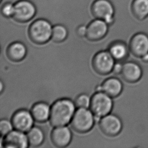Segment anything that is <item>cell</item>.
<instances>
[{
    "label": "cell",
    "mask_w": 148,
    "mask_h": 148,
    "mask_svg": "<svg viewBox=\"0 0 148 148\" xmlns=\"http://www.w3.org/2000/svg\"><path fill=\"white\" fill-rule=\"evenodd\" d=\"M99 127L107 136L114 137L122 132L123 122L119 116L110 113L100 119Z\"/></svg>",
    "instance_id": "8"
},
{
    "label": "cell",
    "mask_w": 148,
    "mask_h": 148,
    "mask_svg": "<svg viewBox=\"0 0 148 148\" xmlns=\"http://www.w3.org/2000/svg\"><path fill=\"white\" fill-rule=\"evenodd\" d=\"M29 145L32 147H38L42 144L45 140L44 132L38 127H32L27 133Z\"/></svg>",
    "instance_id": "20"
},
{
    "label": "cell",
    "mask_w": 148,
    "mask_h": 148,
    "mask_svg": "<svg viewBox=\"0 0 148 148\" xmlns=\"http://www.w3.org/2000/svg\"><path fill=\"white\" fill-rule=\"evenodd\" d=\"M116 61L108 51L99 52L92 59V66L98 74L105 75L112 72Z\"/></svg>",
    "instance_id": "6"
},
{
    "label": "cell",
    "mask_w": 148,
    "mask_h": 148,
    "mask_svg": "<svg viewBox=\"0 0 148 148\" xmlns=\"http://www.w3.org/2000/svg\"><path fill=\"white\" fill-rule=\"evenodd\" d=\"M108 51L117 62H121L126 60L130 53L128 45L122 40L112 42L109 45Z\"/></svg>",
    "instance_id": "16"
},
{
    "label": "cell",
    "mask_w": 148,
    "mask_h": 148,
    "mask_svg": "<svg viewBox=\"0 0 148 148\" xmlns=\"http://www.w3.org/2000/svg\"><path fill=\"white\" fill-rule=\"evenodd\" d=\"M94 116L91 110L88 108H78L71 121V127L78 133L88 132L94 125Z\"/></svg>",
    "instance_id": "4"
},
{
    "label": "cell",
    "mask_w": 148,
    "mask_h": 148,
    "mask_svg": "<svg viewBox=\"0 0 148 148\" xmlns=\"http://www.w3.org/2000/svg\"><path fill=\"white\" fill-rule=\"evenodd\" d=\"M122 68H123V64L121 63V62H117V63H115L114 64L112 72L116 75L121 74L122 72Z\"/></svg>",
    "instance_id": "26"
},
{
    "label": "cell",
    "mask_w": 148,
    "mask_h": 148,
    "mask_svg": "<svg viewBox=\"0 0 148 148\" xmlns=\"http://www.w3.org/2000/svg\"><path fill=\"white\" fill-rule=\"evenodd\" d=\"M51 139L55 146L64 148L70 144L72 134L70 129L65 126L56 127L52 131Z\"/></svg>",
    "instance_id": "14"
},
{
    "label": "cell",
    "mask_w": 148,
    "mask_h": 148,
    "mask_svg": "<svg viewBox=\"0 0 148 148\" xmlns=\"http://www.w3.org/2000/svg\"><path fill=\"white\" fill-rule=\"evenodd\" d=\"M14 4L11 2H6L1 7V13L6 18H12L14 15Z\"/></svg>",
    "instance_id": "23"
},
{
    "label": "cell",
    "mask_w": 148,
    "mask_h": 148,
    "mask_svg": "<svg viewBox=\"0 0 148 148\" xmlns=\"http://www.w3.org/2000/svg\"><path fill=\"white\" fill-rule=\"evenodd\" d=\"M120 75L125 82L130 84H134L138 82L142 77L143 70L138 63L129 61L123 64L122 72Z\"/></svg>",
    "instance_id": "11"
},
{
    "label": "cell",
    "mask_w": 148,
    "mask_h": 148,
    "mask_svg": "<svg viewBox=\"0 0 148 148\" xmlns=\"http://www.w3.org/2000/svg\"><path fill=\"white\" fill-rule=\"evenodd\" d=\"M68 34V30L65 26L61 24H57L53 26L51 39L54 42H61L66 40Z\"/></svg>",
    "instance_id": "21"
},
{
    "label": "cell",
    "mask_w": 148,
    "mask_h": 148,
    "mask_svg": "<svg viewBox=\"0 0 148 148\" xmlns=\"http://www.w3.org/2000/svg\"><path fill=\"white\" fill-rule=\"evenodd\" d=\"M1 92H2V91H3V83H2V82H1Z\"/></svg>",
    "instance_id": "28"
},
{
    "label": "cell",
    "mask_w": 148,
    "mask_h": 148,
    "mask_svg": "<svg viewBox=\"0 0 148 148\" xmlns=\"http://www.w3.org/2000/svg\"><path fill=\"white\" fill-rule=\"evenodd\" d=\"M109 26V25L104 20L95 19L87 26L86 37L90 41L101 40L107 34Z\"/></svg>",
    "instance_id": "12"
},
{
    "label": "cell",
    "mask_w": 148,
    "mask_h": 148,
    "mask_svg": "<svg viewBox=\"0 0 148 148\" xmlns=\"http://www.w3.org/2000/svg\"><path fill=\"white\" fill-rule=\"evenodd\" d=\"M101 86V91L112 98L120 96L123 90V84L121 80L116 77H111L106 79Z\"/></svg>",
    "instance_id": "15"
},
{
    "label": "cell",
    "mask_w": 148,
    "mask_h": 148,
    "mask_svg": "<svg viewBox=\"0 0 148 148\" xmlns=\"http://www.w3.org/2000/svg\"><path fill=\"white\" fill-rule=\"evenodd\" d=\"M27 53V49L24 44L19 42H12L6 51L8 58L13 62H19L24 59Z\"/></svg>",
    "instance_id": "17"
},
{
    "label": "cell",
    "mask_w": 148,
    "mask_h": 148,
    "mask_svg": "<svg viewBox=\"0 0 148 148\" xmlns=\"http://www.w3.org/2000/svg\"><path fill=\"white\" fill-rule=\"evenodd\" d=\"M52 29L53 26L49 21L42 18L38 19L30 24L28 36L36 44H45L51 39Z\"/></svg>",
    "instance_id": "2"
},
{
    "label": "cell",
    "mask_w": 148,
    "mask_h": 148,
    "mask_svg": "<svg viewBox=\"0 0 148 148\" xmlns=\"http://www.w3.org/2000/svg\"><path fill=\"white\" fill-rule=\"evenodd\" d=\"M3 147L5 148H26L29 145L27 135L18 130H12L4 136Z\"/></svg>",
    "instance_id": "13"
},
{
    "label": "cell",
    "mask_w": 148,
    "mask_h": 148,
    "mask_svg": "<svg viewBox=\"0 0 148 148\" xmlns=\"http://www.w3.org/2000/svg\"><path fill=\"white\" fill-rule=\"evenodd\" d=\"M34 120L31 112L26 109H20L13 114L11 122L15 130L27 132L32 128Z\"/></svg>",
    "instance_id": "10"
},
{
    "label": "cell",
    "mask_w": 148,
    "mask_h": 148,
    "mask_svg": "<svg viewBox=\"0 0 148 148\" xmlns=\"http://www.w3.org/2000/svg\"><path fill=\"white\" fill-rule=\"evenodd\" d=\"M91 98L88 95L83 94L76 97L74 104L78 108H88L90 106Z\"/></svg>",
    "instance_id": "22"
},
{
    "label": "cell",
    "mask_w": 148,
    "mask_h": 148,
    "mask_svg": "<svg viewBox=\"0 0 148 148\" xmlns=\"http://www.w3.org/2000/svg\"><path fill=\"white\" fill-rule=\"evenodd\" d=\"M15 10L12 18L19 23L29 22L36 13L34 4L29 0H20L14 4Z\"/></svg>",
    "instance_id": "7"
},
{
    "label": "cell",
    "mask_w": 148,
    "mask_h": 148,
    "mask_svg": "<svg viewBox=\"0 0 148 148\" xmlns=\"http://www.w3.org/2000/svg\"><path fill=\"white\" fill-rule=\"evenodd\" d=\"M87 32V26L84 25H81L78 26L76 29V34L79 37H84L86 36Z\"/></svg>",
    "instance_id": "25"
},
{
    "label": "cell",
    "mask_w": 148,
    "mask_h": 148,
    "mask_svg": "<svg viewBox=\"0 0 148 148\" xmlns=\"http://www.w3.org/2000/svg\"><path fill=\"white\" fill-rule=\"evenodd\" d=\"M140 59L144 63H148V53L144 55V56H143Z\"/></svg>",
    "instance_id": "27"
},
{
    "label": "cell",
    "mask_w": 148,
    "mask_h": 148,
    "mask_svg": "<svg viewBox=\"0 0 148 148\" xmlns=\"http://www.w3.org/2000/svg\"><path fill=\"white\" fill-rule=\"evenodd\" d=\"M112 97L106 93L100 91L97 92L90 100V110L95 116L101 118L110 114L113 108Z\"/></svg>",
    "instance_id": "3"
},
{
    "label": "cell",
    "mask_w": 148,
    "mask_h": 148,
    "mask_svg": "<svg viewBox=\"0 0 148 148\" xmlns=\"http://www.w3.org/2000/svg\"><path fill=\"white\" fill-rule=\"evenodd\" d=\"M131 11L136 19L143 21L148 17V0H133Z\"/></svg>",
    "instance_id": "19"
},
{
    "label": "cell",
    "mask_w": 148,
    "mask_h": 148,
    "mask_svg": "<svg viewBox=\"0 0 148 148\" xmlns=\"http://www.w3.org/2000/svg\"><path fill=\"white\" fill-rule=\"evenodd\" d=\"M75 105L68 99L56 101L51 107L49 121L52 126H65L71 122L75 112Z\"/></svg>",
    "instance_id": "1"
},
{
    "label": "cell",
    "mask_w": 148,
    "mask_h": 148,
    "mask_svg": "<svg viewBox=\"0 0 148 148\" xmlns=\"http://www.w3.org/2000/svg\"><path fill=\"white\" fill-rule=\"evenodd\" d=\"M90 11L96 19L104 20L110 26L115 21V8L109 0H95L91 5Z\"/></svg>",
    "instance_id": "5"
},
{
    "label": "cell",
    "mask_w": 148,
    "mask_h": 148,
    "mask_svg": "<svg viewBox=\"0 0 148 148\" xmlns=\"http://www.w3.org/2000/svg\"><path fill=\"white\" fill-rule=\"evenodd\" d=\"M51 107L47 103L40 102L32 106L30 112L36 122H46L50 118Z\"/></svg>",
    "instance_id": "18"
},
{
    "label": "cell",
    "mask_w": 148,
    "mask_h": 148,
    "mask_svg": "<svg viewBox=\"0 0 148 148\" xmlns=\"http://www.w3.org/2000/svg\"><path fill=\"white\" fill-rule=\"evenodd\" d=\"M130 51L136 58H141L148 53V35L139 32L132 36L128 45Z\"/></svg>",
    "instance_id": "9"
},
{
    "label": "cell",
    "mask_w": 148,
    "mask_h": 148,
    "mask_svg": "<svg viewBox=\"0 0 148 148\" xmlns=\"http://www.w3.org/2000/svg\"><path fill=\"white\" fill-rule=\"evenodd\" d=\"M12 122L7 119H2L0 122V133L2 136H5L13 130Z\"/></svg>",
    "instance_id": "24"
}]
</instances>
